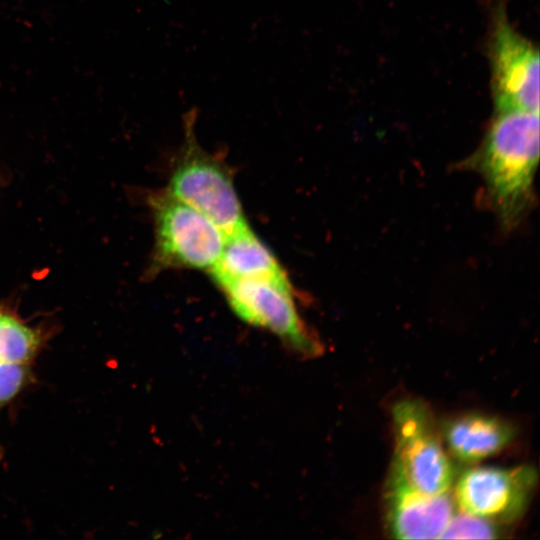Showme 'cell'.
I'll return each mask as SVG.
<instances>
[{
  "label": "cell",
  "mask_w": 540,
  "mask_h": 540,
  "mask_svg": "<svg viewBox=\"0 0 540 540\" xmlns=\"http://www.w3.org/2000/svg\"><path fill=\"white\" fill-rule=\"evenodd\" d=\"M482 144L467 164L483 177L502 226L516 227L533 203L539 160V112H494Z\"/></svg>",
  "instance_id": "1"
},
{
  "label": "cell",
  "mask_w": 540,
  "mask_h": 540,
  "mask_svg": "<svg viewBox=\"0 0 540 540\" xmlns=\"http://www.w3.org/2000/svg\"><path fill=\"white\" fill-rule=\"evenodd\" d=\"M195 108L183 116L184 141L166 191L206 216L225 236L248 225L227 164L197 140Z\"/></svg>",
  "instance_id": "2"
},
{
  "label": "cell",
  "mask_w": 540,
  "mask_h": 540,
  "mask_svg": "<svg viewBox=\"0 0 540 540\" xmlns=\"http://www.w3.org/2000/svg\"><path fill=\"white\" fill-rule=\"evenodd\" d=\"M488 55L494 112H539V51L511 24L505 0H494Z\"/></svg>",
  "instance_id": "4"
},
{
  "label": "cell",
  "mask_w": 540,
  "mask_h": 540,
  "mask_svg": "<svg viewBox=\"0 0 540 540\" xmlns=\"http://www.w3.org/2000/svg\"><path fill=\"white\" fill-rule=\"evenodd\" d=\"M387 496L388 528L398 539L440 538L454 514V502L448 492H420L394 467Z\"/></svg>",
  "instance_id": "8"
},
{
  "label": "cell",
  "mask_w": 540,
  "mask_h": 540,
  "mask_svg": "<svg viewBox=\"0 0 540 540\" xmlns=\"http://www.w3.org/2000/svg\"><path fill=\"white\" fill-rule=\"evenodd\" d=\"M451 452L464 461H478L501 451L512 440L513 429L499 418L468 414L448 422L444 428Z\"/></svg>",
  "instance_id": "10"
},
{
  "label": "cell",
  "mask_w": 540,
  "mask_h": 540,
  "mask_svg": "<svg viewBox=\"0 0 540 540\" xmlns=\"http://www.w3.org/2000/svg\"><path fill=\"white\" fill-rule=\"evenodd\" d=\"M31 379L28 364L0 362V411L28 386Z\"/></svg>",
  "instance_id": "13"
},
{
  "label": "cell",
  "mask_w": 540,
  "mask_h": 540,
  "mask_svg": "<svg viewBox=\"0 0 540 540\" xmlns=\"http://www.w3.org/2000/svg\"><path fill=\"white\" fill-rule=\"evenodd\" d=\"M209 274L215 283L226 280L290 282L275 255L249 225L226 236L220 258Z\"/></svg>",
  "instance_id": "9"
},
{
  "label": "cell",
  "mask_w": 540,
  "mask_h": 540,
  "mask_svg": "<svg viewBox=\"0 0 540 540\" xmlns=\"http://www.w3.org/2000/svg\"><path fill=\"white\" fill-rule=\"evenodd\" d=\"M241 320L275 335L293 352L316 356L322 346L300 315L291 282L226 280L216 283Z\"/></svg>",
  "instance_id": "5"
},
{
  "label": "cell",
  "mask_w": 540,
  "mask_h": 540,
  "mask_svg": "<svg viewBox=\"0 0 540 540\" xmlns=\"http://www.w3.org/2000/svg\"><path fill=\"white\" fill-rule=\"evenodd\" d=\"M43 343L41 332L12 311L0 308V362L30 364Z\"/></svg>",
  "instance_id": "11"
},
{
  "label": "cell",
  "mask_w": 540,
  "mask_h": 540,
  "mask_svg": "<svg viewBox=\"0 0 540 540\" xmlns=\"http://www.w3.org/2000/svg\"><path fill=\"white\" fill-rule=\"evenodd\" d=\"M397 469L420 492L437 495L449 492L453 468L444 452L427 407L414 400L395 405Z\"/></svg>",
  "instance_id": "6"
},
{
  "label": "cell",
  "mask_w": 540,
  "mask_h": 540,
  "mask_svg": "<svg viewBox=\"0 0 540 540\" xmlns=\"http://www.w3.org/2000/svg\"><path fill=\"white\" fill-rule=\"evenodd\" d=\"M497 537L498 530L491 520L462 512L452 515L440 538L494 539Z\"/></svg>",
  "instance_id": "12"
},
{
  "label": "cell",
  "mask_w": 540,
  "mask_h": 540,
  "mask_svg": "<svg viewBox=\"0 0 540 540\" xmlns=\"http://www.w3.org/2000/svg\"><path fill=\"white\" fill-rule=\"evenodd\" d=\"M149 203L155 228L149 275L167 269L209 273L222 253L226 238L223 231L166 190L151 195Z\"/></svg>",
  "instance_id": "3"
},
{
  "label": "cell",
  "mask_w": 540,
  "mask_h": 540,
  "mask_svg": "<svg viewBox=\"0 0 540 540\" xmlns=\"http://www.w3.org/2000/svg\"><path fill=\"white\" fill-rule=\"evenodd\" d=\"M536 478L530 466L473 468L458 480L455 500L462 512L491 521L514 520L523 513Z\"/></svg>",
  "instance_id": "7"
}]
</instances>
